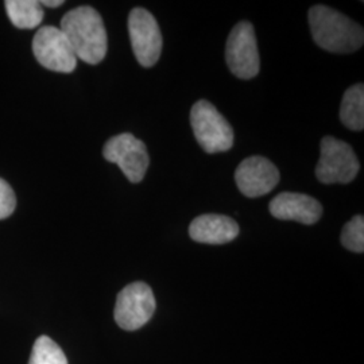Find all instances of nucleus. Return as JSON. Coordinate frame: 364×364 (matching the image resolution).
<instances>
[{
	"instance_id": "10",
	"label": "nucleus",
	"mask_w": 364,
	"mask_h": 364,
	"mask_svg": "<svg viewBox=\"0 0 364 364\" xmlns=\"http://www.w3.org/2000/svg\"><path fill=\"white\" fill-rule=\"evenodd\" d=\"M279 180L281 176L277 166L264 156H248L235 171L239 191L250 198L270 193Z\"/></svg>"
},
{
	"instance_id": "2",
	"label": "nucleus",
	"mask_w": 364,
	"mask_h": 364,
	"mask_svg": "<svg viewBox=\"0 0 364 364\" xmlns=\"http://www.w3.org/2000/svg\"><path fill=\"white\" fill-rule=\"evenodd\" d=\"M309 26L314 42L326 52L347 54L363 46V27L328 6H313Z\"/></svg>"
},
{
	"instance_id": "8",
	"label": "nucleus",
	"mask_w": 364,
	"mask_h": 364,
	"mask_svg": "<svg viewBox=\"0 0 364 364\" xmlns=\"http://www.w3.org/2000/svg\"><path fill=\"white\" fill-rule=\"evenodd\" d=\"M103 156L108 162L117 164L132 183L144 180L150 165L146 144L129 132L112 136L105 144Z\"/></svg>"
},
{
	"instance_id": "5",
	"label": "nucleus",
	"mask_w": 364,
	"mask_h": 364,
	"mask_svg": "<svg viewBox=\"0 0 364 364\" xmlns=\"http://www.w3.org/2000/svg\"><path fill=\"white\" fill-rule=\"evenodd\" d=\"M225 61L231 73L242 80H251L259 73L260 60L254 26L239 22L230 33L225 46Z\"/></svg>"
},
{
	"instance_id": "15",
	"label": "nucleus",
	"mask_w": 364,
	"mask_h": 364,
	"mask_svg": "<svg viewBox=\"0 0 364 364\" xmlns=\"http://www.w3.org/2000/svg\"><path fill=\"white\" fill-rule=\"evenodd\" d=\"M28 364H68L61 347L48 336H41L34 343Z\"/></svg>"
},
{
	"instance_id": "18",
	"label": "nucleus",
	"mask_w": 364,
	"mask_h": 364,
	"mask_svg": "<svg viewBox=\"0 0 364 364\" xmlns=\"http://www.w3.org/2000/svg\"><path fill=\"white\" fill-rule=\"evenodd\" d=\"M64 4V1L63 0H43V1H41V6H46V7H60V6H63Z\"/></svg>"
},
{
	"instance_id": "17",
	"label": "nucleus",
	"mask_w": 364,
	"mask_h": 364,
	"mask_svg": "<svg viewBox=\"0 0 364 364\" xmlns=\"http://www.w3.org/2000/svg\"><path fill=\"white\" fill-rule=\"evenodd\" d=\"M16 207V197L13 188L0 178V220L7 219L13 215Z\"/></svg>"
},
{
	"instance_id": "3",
	"label": "nucleus",
	"mask_w": 364,
	"mask_h": 364,
	"mask_svg": "<svg viewBox=\"0 0 364 364\" xmlns=\"http://www.w3.org/2000/svg\"><path fill=\"white\" fill-rule=\"evenodd\" d=\"M191 126L196 141L208 154L231 150L234 130L227 119L208 100H198L191 111Z\"/></svg>"
},
{
	"instance_id": "4",
	"label": "nucleus",
	"mask_w": 364,
	"mask_h": 364,
	"mask_svg": "<svg viewBox=\"0 0 364 364\" xmlns=\"http://www.w3.org/2000/svg\"><path fill=\"white\" fill-rule=\"evenodd\" d=\"M360 164L348 144L333 136L323 138L316 177L321 183H348L359 173Z\"/></svg>"
},
{
	"instance_id": "13",
	"label": "nucleus",
	"mask_w": 364,
	"mask_h": 364,
	"mask_svg": "<svg viewBox=\"0 0 364 364\" xmlns=\"http://www.w3.org/2000/svg\"><path fill=\"white\" fill-rule=\"evenodd\" d=\"M340 120L352 131L364 129V85L355 84L344 92L340 105Z\"/></svg>"
},
{
	"instance_id": "12",
	"label": "nucleus",
	"mask_w": 364,
	"mask_h": 364,
	"mask_svg": "<svg viewBox=\"0 0 364 364\" xmlns=\"http://www.w3.org/2000/svg\"><path fill=\"white\" fill-rule=\"evenodd\" d=\"M237 223L224 215H201L189 225V236L204 245H225L239 235Z\"/></svg>"
},
{
	"instance_id": "1",
	"label": "nucleus",
	"mask_w": 364,
	"mask_h": 364,
	"mask_svg": "<svg viewBox=\"0 0 364 364\" xmlns=\"http://www.w3.org/2000/svg\"><path fill=\"white\" fill-rule=\"evenodd\" d=\"M61 31L73 48L77 60L96 65L105 60L108 38L105 22L91 6H80L65 14Z\"/></svg>"
},
{
	"instance_id": "9",
	"label": "nucleus",
	"mask_w": 364,
	"mask_h": 364,
	"mask_svg": "<svg viewBox=\"0 0 364 364\" xmlns=\"http://www.w3.org/2000/svg\"><path fill=\"white\" fill-rule=\"evenodd\" d=\"M131 46L138 63L144 68L156 65L162 53V34L153 14L136 7L129 16Z\"/></svg>"
},
{
	"instance_id": "11",
	"label": "nucleus",
	"mask_w": 364,
	"mask_h": 364,
	"mask_svg": "<svg viewBox=\"0 0 364 364\" xmlns=\"http://www.w3.org/2000/svg\"><path fill=\"white\" fill-rule=\"evenodd\" d=\"M270 213L278 220L297 221L312 225L321 219L323 205L311 196L284 192L272 200Z\"/></svg>"
},
{
	"instance_id": "16",
	"label": "nucleus",
	"mask_w": 364,
	"mask_h": 364,
	"mask_svg": "<svg viewBox=\"0 0 364 364\" xmlns=\"http://www.w3.org/2000/svg\"><path fill=\"white\" fill-rule=\"evenodd\" d=\"M341 245L352 252L364 251V219L362 215H358L348 221L340 236Z\"/></svg>"
},
{
	"instance_id": "6",
	"label": "nucleus",
	"mask_w": 364,
	"mask_h": 364,
	"mask_svg": "<svg viewBox=\"0 0 364 364\" xmlns=\"http://www.w3.org/2000/svg\"><path fill=\"white\" fill-rule=\"evenodd\" d=\"M156 308L151 287L144 282H134L117 294L115 321L124 331H136L149 323Z\"/></svg>"
},
{
	"instance_id": "14",
	"label": "nucleus",
	"mask_w": 364,
	"mask_h": 364,
	"mask_svg": "<svg viewBox=\"0 0 364 364\" xmlns=\"http://www.w3.org/2000/svg\"><path fill=\"white\" fill-rule=\"evenodd\" d=\"M7 15L18 28H34L43 21V9L37 0H7Z\"/></svg>"
},
{
	"instance_id": "7",
	"label": "nucleus",
	"mask_w": 364,
	"mask_h": 364,
	"mask_svg": "<svg viewBox=\"0 0 364 364\" xmlns=\"http://www.w3.org/2000/svg\"><path fill=\"white\" fill-rule=\"evenodd\" d=\"M33 53L41 65L58 73H72L77 57L60 27L43 26L33 39Z\"/></svg>"
}]
</instances>
